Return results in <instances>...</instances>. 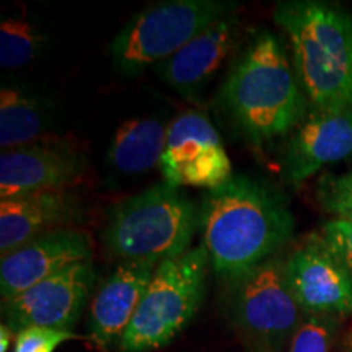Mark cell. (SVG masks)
<instances>
[{
  "label": "cell",
  "mask_w": 352,
  "mask_h": 352,
  "mask_svg": "<svg viewBox=\"0 0 352 352\" xmlns=\"http://www.w3.org/2000/svg\"><path fill=\"white\" fill-rule=\"evenodd\" d=\"M168 126L155 118L127 120L114 132L107 152V166L114 175H142L160 165Z\"/></svg>",
  "instance_id": "17"
},
{
  "label": "cell",
  "mask_w": 352,
  "mask_h": 352,
  "mask_svg": "<svg viewBox=\"0 0 352 352\" xmlns=\"http://www.w3.org/2000/svg\"><path fill=\"white\" fill-rule=\"evenodd\" d=\"M352 157V108L315 111L290 135L280 170L290 184H300L324 166Z\"/></svg>",
  "instance_id": "13"
},
{
  "label": "cell",
  "mask_w": 352,
  "mask_h": 352,
  "mask_svg": "<svg viewBox=\"0 0 352 352\" xmlns=\"http://www.w3.org/2000/svg\"><path fill=\"white\" fill-rule=\"evenodd\" d=\"M46 108L36 96L16 87L0 90V148L2 152L39 142L50 127Z\"/></svg>",
  "instance_id": "18"
},
{
  "label": "cell",
  "mask_w": 352,
  "mask_h": 352,
  "mask_svg": "<svg viewBox=\"0 0 352 352\" xmlns=\"http://www.w3.org/2000/svg\"><path fill=\"white\" fill-rule=\"evenodd\" d=\"M228 280L233 321L246 336L270 351L292 340L302 308L289 285L285 259L274 256Z\"/></svg>",
  "instance_id": "7"
},
{
  "label": "cell",
  "mask_w": 352,
  "mask_h": 352,
  "mask_svg": "<svg viewBox=\"0 0 352 352\" xmlns=\"http://www.w3.org/2000/svg\"><path fill=\"white\" fill-rule=\"evenodd\" d=\"M316 199L324 212L352 223V170L321 178L316 184Z\"/></svg>",
  "instance_id": "20"
},
{
  "label": "cell",
  "mask_w": 352,
  "mask_h": 352,
  "mask_svg": "<svg viewBox=\"0 0 352 352\" xmlns=\"http://www.w3.org/2000/svg\"><path fill=\"white\" fill-rule=\"evenodd\" d=\"M320 235L352 274V223L336 219L328 220L321 227Z\"/></svg>",
  "instance_id": "23"
},
{
  "label": "cell",
  "mask_w": 352,
  "mask_h": 352,
  "mask_svg": "<svg viewBox=\"0 0 352 352\" xmlns=\"http://www.w3.org/2000/svg\"><path fill=\"white\" fill-rule=\"evenodd\" d=\"M158 166L164 182L179 189L204 188L210 191L233 176L232 162L219 132L199 111H186L170 122Z\"/></svg>",
  "instance_id": "8"
},
{
  "label": "cell",
  "mask_w": 352,
  "mask_h": 352,
  "mask_svg": "<svg viewBox=\"0 0 352 352\" xmlns=\"http://www.w3.org/2000/svg\"><path fill=\"white\" fill-rule=\"evenodd\" d=\"M44 47V36L38 26L23 15L7 16L0 23V65L20 69L33 63Z\"/></svg>",
  "instance_id": "19"
},
{
  "label": "cell",
  "mask_w": 352,
  "mask_h": 352,
  "mask_svg": "<svg viewBox=\"0 0 352 352\" xmlns=\"http://www.w3.org/2000/svg\"><path fill=\"white\" fill-rule=\"evenodd\" d=\"M239 19L235 13L223 16L192 38L164 63L157 64V76L176 94L195 100L215 76L235 46Z\"/></svg>",
  "instance_id": "16"
},
{
  "label": "cell",
  "mask_w": 352,
  "mask_h": 352,
  "mask_svg": "<svg viewBox=\"0 0 352 352\" xmlns=\"http://www.w3.org/2000/svg\"><path fill=\"white\" fill-rule=\"evenodd\" d=\"M220 104L253 145L297 129L307 96L280 39L259 32L236 57L220 88Z\"/></svg>",
  "instance_id": "2"
},
{
  "label": "cell",
  "mask_w": 352,
  "mask_h": 352,
  "mask_svg": "<svg viewBox=\"0 0 352 352\" xmlns=\"http://www.w3.org/2000/svg\"><path fill=\"white\" fill-rule=\"evenodd\" d=\"M336 318L305 314L290 340L289 352H329Z\"/></svg>",
  "instance_id": "21"
},
{
  "label": "cell",
  "mask_w": 352,
  "mask_h": 352,
  "mask_svg": "<svg viewBox=\"0 0 352 352\" xmlns=\"http://www.w3.org/2000/svg\"><path fill=\"white\" fill-rule=\"evenodd\" d=\"M13 329L10 327H7L6 323H2V328H0V352H7L8 347L12 344V338H13Z\"/></svg>",
  "instance_id": "24"
},
{
  "label": "cell",
  "mask_w": 352,
  "mask_h": 352,
  "mask_svg": "<svg viewBox=\"0 0 352 352\" xmlns=\"http://www.w3.org/2000/svg\"><path fill=\"white\" fill-rule=\"evenodd\" d=\"M209 266L204 245L158 264L120 351L148 352L173 341L201 305Z\"/></svg>",
  "instance_id": "6"
},
{
  "label": "cell",
  "mask_w": 352,
  "mask_h": 352,
  "mask_svg": "<svg viewBox=\"0 0 352 352\" xmlns=\"http://www.w3.org/2000/svg\"><path fill=\"white\" fill-rule=\"evenodd\" d=\"M285 274L305 314L340 318L352 314V274L321 235H310L285 258Z\"/></svg>",
  "instance_id": "10"
},
{
  "label": "cell",
  "mask_w": 352,
  "mask_h": 352,
  "mask_svg": "<svg viewBox=\"0 0 352 352\" xmlns=\"http://www.w3.org/2000/svg\"><path fill=\"white\" fill-rule=\"evenodd\" d=\"M74 340H83V338L65 329L25 328L15 334L13 352H54L60 344Z\"/></svg>",
  "instance_id": "22"
},
{
  "label": "cell",
  "mask_w": 352,
  "mask_h": 352,
  "mask_svg": "<svg viewBox=\"0 0 352 352\" xmlns=\"http://www.w3.org/2000/svg\"><path fill=\"white\" fill-rule=\"evenodd\" d=\"M235 8L236 3L223 0H171L144 8L109 43L113 65L121 76L138 77L176 54L215 21L235 13Z\"/></svg>",
  "instance_id": "5"
},
{
  "label": "cell",
  "mask_w": 352,
  "mask_h": 352,
  "mask_svg": "<svg viewBox=\"0 0 352 352\" xmlns=\"http://www.w3.org/2000/svg\"><path fill=\"white\" fill-rule=\"evenodd\" d=\"M94 243L85 230L60 228L39 235L0 258V296L8 300L78 263L91 261Z\"/></svg>",
  "instance_id": "12"
},
{
  "label": "cell",
  "mask_w": 352,
  "mask_h": 352,
  "mask_svg": "<svg viewBox=\"0 0 352 352\" xmlns=\"http://www.w3.org/2000/svg\"><path fill=\"white\" fill-rule=\"evenodd\" d=\"M294 67L316 111L352 108V15L338 3L289 0L274 8Z\"/></svg>",
  "instance_id": "3"
},
{
  "label": "cell",
  "mask_w": 352,
  "mask_h": 352,
  "mask_svg": "<svg viewBox=\"0 0 352 352\" xmlns=\"http://www.w3.org/2000/svg\"><path fill=\"white\" fill-rule=\"evenodd\" d=\"M199 210L183 189L162 182L126 197L108 215L103 240L121 263L158 266L191 250Z\"/></svg>",
  "instance_id": "4"
},
{
  "label": "cell",
  "mask_w": 352,
  "mask_h": 352,
  "mask_svg": "<svg viewBox=\"0 0 352 352\" xmlns=\"http://www.w3.org/2000/svg\"><path fill=\"white\" fill-rule=\"evenodd\" d=\"M95 279L94 261L70 266L20 296L2 300L3 323L15 334L32 327L70 331L94 290Z\"/></svg>",
  "instance_id": "9"
},
{
  "label": "cell",
  "mask_w": 352,
  "mask_h": 352,
  "mask_svg": "<svg viewBox=\"0 0 352 352\" xmlns=\"http://www.w3.org/2000/svg\"><path fill=\"white\" fill-rule=\"evenodd\" d=\"M85 220V204L70 189L43 191L0 201V258L47 232Z\"/></svg>",
  "instance_id": "14"
},
{
  "label": "cell",
  "mask_w": 352,
  "mask_h": 352,
  "mask_svg": "<svg viewBox=\"0 0 352 352\" xmlns=\"http://www.w3.org/2000/svg\"><path fill=\"white\" fill-rule=\"evenodd\" d=\"M349 352H352V334H351V338H349Z\"/></svg>",
  "instance_id": "25"
},
{
  "label": "cell",
  "mask_w": 352,
  "mask_h": 352,
  "mask_svg": "<svg viewBox=\"0 0 352 352\" xmlns=\"http://www.w3.org/2000/svg\"><path fill=\"white\" fill-rule=\"evenodd\" d=\"M157 266L147 263H121L101 284L90 305L88 329L96 349L108 351L129 328Z\"/></svg>",
  "instance_id": "15"
},
{
  "label": "cell",
  "mask_w": 352,
  "mask_h": 352,
  "mask_svg": "<svg viewBox=\"0 0 352 352\" xmlns=\"http://www.w3.org/2000/svg\"><path fill=\"white\" fill-rule=\"evenodd\" d=\"M256 352H276V351H270V349H258Z\"/></svg>",
  "instance_id": "26"
},
{
  "label": "cell",
  "mask_w": 352,
  "mask_h": 352,
  "mask_svg": "<svg viewBox=\"0 0 352 352\" xmlns=\"http://www.w3.org/2000/svg\"><path fill=\"white\" fill-rule=\"evenodd\" d=\"M88 162L72 145L52 140L0 153V199L72 189L85 178Z\"/></svg>",
  "instance_id": "11"
},
{
  "label": "cell",
  "mask_w": 352,
  "mask_h": 352,
  "mask_svg": "<svg viewBox=\"0 0 352 352\" xmlns=\"http://www.w3.org/2000/svg\"><path fill=\"white\" fill-rule=\"evenodd\" d=\"M199 227L210 267L228 280L277 256L292 239L296 220L279 189L254 176L233 175L206 191Z\"/></svg>",
  "instance_id": "1"
}]
</instances>
